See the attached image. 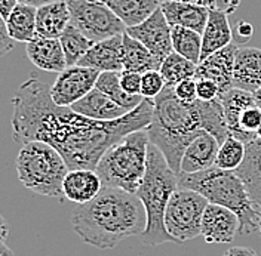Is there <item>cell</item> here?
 I'll return each instance as SVG.
<instances>
[{
    "label": "cell",
    "mask_w": 261,
    "mask_h": 256,
    "mask_svg": "<svg viewBox=\"0 0 261 256\" xmlns=\"http://www.w3.org/2000/svg\"><path fill=\"white\" fill-rule=\"evenodd\" d=\"M171 36H172V48L174 52L187 58L189 61L195 63L196 65L200 64L202 58V34L184 29V27H171Z\"/></svg>",
    "instance_id": "30"
},
{
    "label": "cell",
    "mask_w": 261,
    "mask_h": 256,
    "mask_svg": "<svg viewBox=\"0 0 261 256\" xmlns=\"http://www.w3.org/2000/svg\"><path fill=\"white\" fill-rule=\"evenodd\" d=\"M99 71L88 67L73 65L61 71L50 86V96L60 107H71L95 89Z\"/></svg>",
    "instance_id": "10"
},
{
    "label": "cell",
    "mask_w": 261,
    "mask_h": 256,
    "mask_svg": "<svg viewBox=\"0 0 261 256\" xmlns=\"http://www.w3.org/2000/svg\"><path fill=\"white\" fill-rule=\"evenodd\" d=\"M258 233L261 236V208H258Z\"/></svg>",
    "instance_id": "48"
},
{
    "label": "cell",
    "mask_w": 261,
    "mask_h": 256,
    "mask_svg": "<svg viewBox=\"0 0 261 256\" xmlns=\"http://www.w3.org/2000/svg\"><path fill=\"white\" fill-rule=\"evenodd\" d=\"M159 2H161V3H162V2H165V0H159Z\"/></svg>",
    "instance_id": "50"
},
{
    "label": "cell",
    "mask_w": 261,
    "mask_h": 256,
    "mask_svg": "<svg viewBox=\"0 0 261 256\" xmlns=\"http://www.w3.org/2000/svg\"><path fill=\"white\" fill-rule=\"evenodd\" d=\"M215 2H217V9L226 12L227 15L234 14L241 5V0H215Z\"/></svg>",
    "instance_id": "40"
},
{
    "label": "cell",
    "mask_w": 261,
    "mask_h": 256,
    "mask_svg": "<svg viewBox=\"0 0 261 256\" xmlns=\"http://www.w3.org/2000/svg\"><path fill=\"white\" fill-rule=\"evenodd\" d=\"M14 42L15 40L9 36V33L6 30V25H5V21L2 19V42H0V45H2V53L3 55L14 49V46H15Z\"/></svg>",
    "instance_id": "39"
},
{
    "label": "cell",
    "mask_w": 261,
    "mask_h": 256,
    "mask_svg": "<svg viewBox=\"0 0 261 256\" xmlns=\"http://www.w3.org/2000/svg\"><path fill=\"white\" fill-rule=\"evenodd\" d=\"M178 185L199 192L212 205L233 210L241 221L239 236H251L258 231V208L236 172L214 166L197 174H181Z\"/></svg>",
    "instance_id": "4"
},
{
    "label": "cell",
    "mask_w": 261,
    "mask_h": 256,
    "mask_svg": "<svg viewBox=\"0 0 261 256\" xmlns=\"http://www.w3.org/2000/svg\"><path fill=\"white\" fill-rule=\"evenodd\" d=\"M141 81H143V74L134 73V71H120V84L126 94L134 96L141 95Z\"/></svg>",
    "instance_id": "36"
},
{
    "label": "cell",
    "mask_w": 261,
    "mask_h": 256,
    "mask_svg": "<svg viewBox=\"0 0 261 256\" xmlns=\"http://www.w3.org/2000/svg\"><path fill=\"white\" fill-rule=\"evenodd\" d=\"M178 175L171 169L162 151L150 143L146 176L137 191V197L141 200L147 213L146 231L140 236L143 244L159 246L165 243H175L166 231L165 212L172 194L178 190Z\"/></svg>",
    "instance_id": "5"
},
{
    "label": "cell",
    "mask_w": 261,
    "mask_h": 256,
    "mask_svg": "<svg viewBox=\"0 0 261 256\" xmlns=\"http://www.w3.org/2000/svg\"><path fill=\"white\" fill-rule=\"evenodd\" d=\"M196 68H197V65L195 63L189 61L187 58L181 56L177 52H172L166 60H163L159 71L165 79L166 86L174 88L179 81L195 77Z\"/></svg>",
    "instance_id": "32"
},
{
    "label": "cell",
    "mask_w": 261,
    "mask_h": 256,
    "mask_svg": "<svg viewBox=\"0 0 261 256\" xmlns=\"http://www.w3.org/2000/svg\"><path fill=\"white\" fill-rule=\"evenodd\" d=\"M36 16H37V8L19 3L9 18L5 21L6 30L9 36L21 43H29L36 37Z\"/></svg>",
    "instance_id": "27"
},
{
    "label": "cell",
    "mask_w": 261,
    "mask_h": 256,
    "mask_svg": "<svg viewBox=\"0 0 261 256\" xmlns=\"http://www.w3.org/2000/svg\"><path fill=\"white\" fill-rule=\"evenodd\" d=\"M161 63L148 49L130 37L128 33L123 34V70L144 74L151 70H159Z\"/></svg>",
    "instance_id": "26"
},
{
    "label": "cell",
    "mask_w": 261,
    "mask_h": 256,
    "mask_svg": "<svg viewBox=\"0 0 261 256\" xmlns=\"http://www.w3.org/2000/svg\"><path fill=\"white\" fill-rule=\"evenodd\" d=\"M257 136H258V138H260V139H261V126H260V129L257 130Z\"/></svg>",
    "instance_id": "49"
},
{
    "label": "cell",
    "mask_w": 261,
    "mask_h": 256,
    "mask_svg": "<svg viewBox=\"0 0 261 256\" xmlns=\"http://www.w3.org/2000/svg\"><path fill=\"white\" fill-rule=\"evenodd\" d=\"M153 101V117L147 126L148 139L162 151L171 169L179 175L186 148L202 132L195 104L181 102L171 86H166Z\"/></svg>",
    "instance_id": "3"
},
{
    "label": "cell",
    "mask_w": 261,
    "mask_h": 256,
    "mask_svg": "<svg viewBox=\"0 0 261 256\" xmlns=\"http://www.w3.org/2000/svg\"><path fill=\"white\" fill-rule=\"evenodd\" d=\"M163 15L171 27H184L197 33H203L210 18V9L190 3L165 0L161 5Z\"/></svg>",
    "instance_id": "18"
},
{
    "label": "cell",
    "mask_w": 261,
    "mask_h": 256,
    "mask_svg": "<svg viewBox=\"0 0 261 256\" xmlns=\"http://www.w3.org/2000/svg\"><path fill=\"white\" fill-rule=\"evenodd\" d=\"M0 256H15L14 252L8 247L6 241H2V244H0Z\"/></svg>",
    "instance_id": "45"
},
{
    "label": "cell",
    "mask_w": 261,
    "mask_h": 256,
    "mask_svg": "<svg viewBox=\"0 0 261 256\" xmlns=\"http://www.w3.org/2000/svg\"><path fill=\"white\" fill-rule=\"evenodd\" d=\"M52 2H58V0H19V3L30 5V6H34V8H40V6L52 3Z\"/></svg>",
    "instance_id": "44"
},
{
    "label": "cell",
    "mask_w": 261,
    "mask_h": 256,
    "mask_svg": "<svg viewBox=\"0 0 261 256\" xmlns=\"http://www.w3.org/2000/svg\"><path fill=\"white\" fill-rule=\"evenodd\" d=\"M244 181L251 200L257 208H261V139L257 138L246 145V157L244 164L236 170Z\"/></svg>",
    "instance_id": "24"
},
{
    "label": "cell",
    "mask_w": 261,
    "mask_h": 256,
    "mask_svg": "<svg viewBox=\"0 0 261 256\" xmlns=\"http://www.w3.org/2000/svg\"><path fill=\"white\" fill-rule=\"evenodd\" d=\"M220 101H221L223 108H224L228 132H230L231 136H236L238 130H239V117H241V114L248 107L257 104L254 94L242 91V89H238V88H233L231 91H228L227 94L221 96Z\"/></svg>",
    "instance_id": "29"
},
{
    "label": "cell",
    "mask_w": 261,
    "mask_h": 256,
    "mask_svg": "<svg viewBox=\"0 0 261 256\" xmlns=\"http://www.w3.org/2000/svg\"><path fill=\"white\" fill-rule=\"evenodd\" d=\"M226 12L220 9H211L210 18L202 33V58L200 61L206 60L212 53L224 49L233 42V30L228 24Z\"/></svg>",
    "instance_id": "20"
},
{
    "label": "cell",
    "mask_w": 261,
    "mask_h": 256,
    "mask_svg": "<svg viewBox=\"0 0 261 256\" xmlns=\"http://www.w3.org/2000/svg\"><path fill=\"white\" fill-rule=\"evenodd\" d=\"M8 233H9V230H8V225H6V221H5V219H2V241H6V237H8Z\"/></svg>",
    "instance_id": "46"
},
{
    "label": "cell",
    "mask_w": 261,
    "mask_h": 256,
    "mask_svg": "<svg viewBox=\"0 0 261 256\" xmlns=\"http://www.w3.org/2000/svg\"><path fill=\"white\" fill-rule=\"evenodd\" d=\"M71 225L86 244L107 250L125 239L141 236L146 231L147 213L137 194L102 187L94 200L77 205Z\"/></svg>",
    "instance_id": "2"
},
{
    "label": "cell",
    "mask_w": 261,
    "mask_h": 256,
    "mask_svg": "<svg viewBox=\"0 0 261 256\" xmlns=\"http://www.w3.org/2000/svg\"><path fill=\"white\" fill-rule=\"evenodd\" d=\"M101 190H102L101 178L95 170H89V169L70 170L63 184L64 197L76 205H85L94 200Z\"/></svg>",
    "instance_id": "19"
},
{
    "label": "cell",
    "mask_w": 261,
    "mask_h": 256,
    "mask_svg": "<svg viewBox=\"0 0 261 256\" xmlns=\"http://www.w3.org/2000/svg\"><path fill=\"white\" fill-rule=\"evenodd\" d=\"M61 46L64 50L67 65L73 67L81 63V60L88 53V50L92 48L94 42L89 40L83 33L76 29L73 24H70L65 32L60 37Z\"/></svg>",
    "instance_id": "31"
},
{
    "label": "cell",
    "mask_w": 261,
    "mask_h": 256,
    "mask_svg": "<svg viewBox=\"0 0 261 256\" xmlns=\"http://www.w3.org/2000/svg\"><path fill=\"white\" fill-rule=\"evenodd\" d=\"M18 5H19V0H0V14H2V19L6 21Z\"/></svg>",
    "instance_id": "41"
},
{
    "label": "cell",
    "mask_w": 261,
    "mask_h": 256,
    "mask_svg": "<svg viewBox=\"0 0 261 256\" xmlns=\"http://www.w3.org/2000/svg\"><path fill=\"white\" fill-rule=\"evenodd\" d=\"M107 6L114 15L119 16L126 29L135 27L146 21L156 9L161 8L159 0H95Z\"/></svg>",
    "instance_id": "23"
},
{
    "label": "cell",
    "mask_w": 261,
    "mask_h": 256,
    "mask_svg": "<svg viewBox=\"0 0 261 256\" xmlns=\"http://www.w3.org/2000/svg\"><path fill=\"white\" fill-rule=\"evenodd\" d=\"M126 33L130 37L141 42L162 64L172 52V36H171V25L168 24L163 15L162 9H156L151 15L143 21L141 24L126 29Z\"/></svg>",
    "instance_id": "11"
},
{
    "label": "cell",
    "mask_w": 261,
    "mask_h": 256,
    "mask_svg": "<svg viewBox=\"0 0 261 256\" xmlns=\"http://www.w3.org/2000/svg\"><path fill=\"white\" fill-rule=\"evenodd\" d=\"M210 202L199 192L181 188L172 194L166 212L165 226L177 244L202 236V219Z\"/></svg>",
    "instance_id": "8"
},
{
    "label": "cell",
    "mask_w": 261,
    "mask_h": 256,
    "mask_svg": "<svg viewBox=\"0 0 261 256\" xmlns=\"http://www.w3.org/2000/svg\"><path fill=\"white\" fill-rule=\"evenodd\" d=\"M148 145L147 129L132 132L112 145L102 154L95 169L102 187L137 194L146 176Z\"/></svg>",
    "instance_id": "6"
},
{
    "label": "cell",
    "mask_w": 261,
    "mask_h": 256,
    "mask_svg": "<svg viewBox=\"0 0 261 256\" xmlns=\"http://www.w3.org/2000/svg\"><path fill=\"white\" fill-rule=\"evenodd\" d=\"M70 172L64 157L52 145L40 141L22 144L16 157V174L21 184L43 197L65 198L63 184Z\"/></svg>",
    "instance_id": "7"
},
{
    "label": "cell",
    "mask_w": 261,
    "mask_h": 256,
    "mask_svg": "<svg viewBox=\"0 0 261 256\" xmlns=\"http://www.w3.org/2000/svg\"><path fill=\"white\" fill-rule=\"evenodd\" d=\"M245 157H246V145L238 138L228 135L227 139L220 145L215 166L224 170L236 172L244 164Z\"/></svg>",
    "instance_id": "33"
},
{
    "label": "cell",
    "mask_w": 261,
    "mask_h": 256,
    "mask_svg": "<svg viewBox=\"0 0 261 256\" xmlns=\"http://www.w3.org/2000/svg\"><path fill=\"white\" fill-rule=\"evenodd\" d=\"M239 216L227 208L210 203L202 219V237L210 244L231 243L239 234Z\"/></svg>",
    "instance_id": "12"
},
{
    "label": "cell",
    "mask_w": 261,
    "mask_h": 256,
    "mask_svg": "<svg viewBox=\"0 0 261 256\" xmlns=\"http://www.w3.org/2000/svg\"><path fill=\"white\" fill-rule=\"evenodd\" d=\"M193 104H195L196 112H197L200 129L211 133L212 136L220 143V145L223 144L228 138L230 132H228L226 114H224L221 101L220 99H215V101L197 99Z\"/></svg>",
    "instance_id": "25"
},
{
    "label": "cell",
    "mask_w": 261,
    "mask_h": 256,
    "mask_svg": "<svg viewBox=\"0 0 261 256\" xmlns=\"http://www.w3.org/2000/svg\"><path fill=\"white\" fill-rule=\"evenodd\" d=\"M166 88L165 79L159 70H151L143 74L141 81V96L146 99H156Z\"/></svg>",
    "instance_id": "34"
},
{
    "label": "cell",
    "mask_w": 261,
    "mask_h": 256,
    "mask_svg": "<svg viewBox=\"0 0 261 256\" xmlns=\"http://www.w3.org/2000/svg\"><path fill=\"white\" fill-rule=\"evenodd\" d=\"M223 256H258L252 249L249 247H242V246H238V247H231L228 249L227 252Z\"/></svg>",
    "instance_id": "42"
},
{
    "label": "cell",
    "mask_w": 261,
    "mask_h": 256,
    "mask_svg": "<svg viewBox=\"0 0 261 256\" xmlns=\"http://www.w3.org/2000/svg\"><path fill=\"white\" fill-rule=\"evenodd\" d=\"M254 98H255V102H257V105L261 108V88L254 94Z\"/></svg>",
    "instance_id": "47"
},
{
    "label": "cell",
    "mask_w": 261,
    "mask_h": 256,
    "mask_svg": "<svg viewBox=\"0 0 261 256\" xmlns=\"http://www.w3.org/2000/svg\"><path fill=\"white\" fill-rule=\"evenodd\" d=\"M174 94L181 102L193 104L197 101V81L195 77L186 79L174 86Z\"/></svg>",
    "instance_id": "35"
},
{
    "label": "cell",
    "mask_w": 261,
    "mask_h": 256,
    "mask_svg": "<svg viewBox=\"0 0 261 256\" xmlns=\"http://www.w3.org/2000/svg\"><path fill=\"white\" fill-rule=\"evenodd\" d=\"M233 84L238 89L255 94L261 88V49L239 48L234 58Z\"/></svg>",
    "instance_id": "17"
},
{
    "label": "cell",
    "mask_w": 261,
    "mask_h": 256,
    "mask_svg": "<svg viewBox=\"0 0 261 256\" xmlns=\"http://www.w3.org/2000/svg\"><path fill=\"white\" fill-rule=\"evenodd\" d=\"M236 45H228L224 49L212 53L206 60L200 61L196 68L195 79H210L214 80L220 88V98L234 88L233 84V70L234 58L238 52Z\"/></svg>",
    "instance_id": "13"
},
{
    "label": "cell",
    "mask_w": 261,
    "mask_h": 256,
    "mask_svg": "<svg viewBox=\"0 0 261 256\" xmlns=\"http://www.w3.org/2000/svg\"><path fill=\"white\" fill-rule=\"evenodd\" d=\"M95 88L98 91H101L102 94H106L110 99H113L117 105H120L126 111L135 110L144 99L141 95H129V94H126L123 91V88L120 84V73H117V71H102V73H99V77H98Z\"/></svg>",
    "instance_id": "28"
},
{
    "label": "cell",
    "mask_w": 261,
    "mask_h": 256,
    "mask_svg": "<svg viewBox=\"0 0 261 256\" xmlns=\"http://www.w3.org/2000/svg\"><path fill=\"white\" fill-rule=\"evenodd\" d=\"M220 143L211 133L202 130L186 148L181 159V174H197L215 166Z\"/></svg>",
    "instance_id": "14"
},
{
    "label": "cell",
    "mask_w": 261,
    "mask_h": 256,
    "mask_svg": "<svg viewBox=\"0 0 261 256\" xmlns=\"http://www.w3.org/2000/svg\"><path fill=\"white\" fill-rule=\"evenodd\" d=\"M71 108L89 119L102 120V122L120 119L129 112L125 108H122L120 105H117L113 99H110L106 94L98 91L97 88L94 91H91L85 98H82L81 101L73 104Z\"/></svg>",
    "instance_id": "22"
},
{
    "label": "cell",
    "mask_w": 261,
    "mask_h": 256,
    "mask_svg": "<svg viewBox=\"0 0 261 256\" xmlns=\"http://www.w3.org/2000/svg\"><path fill=\"white\" fill-rule=\"evenodd\" d=\"M71 24V15L67 0H58L37 8L36 32L48 39H60Z\"/></svg>",
    "instance_id": "21"
},
{
    "label": "cell",
    "mask_w": 261,
    "mask_h": 256,
    "mask_svg": "<svg viewBox=\"0 0 261 256\" xmlns=\"http://www.w3.org/2000/svg\"><path fill=\"white\" fill-rule=\"evenodd\" d=\"M77 65L102 71H123V34L92 45Z\"/></svg>",
    "instance_id": "15"
},
{
    "label": "cell",
    "mask_w": 261,
    "mask_h": 256,
    "mask_svg": "<svg viewBox=\"0 0 261 256\" xmlns=\"http://www.w3.org/2000/svg\"><path fill=\"white\" fill-rule=\"evenodd\" d=\"M197 81V99L200 101H215L220 99V88L210 79H196Z\"/></svg>",
    "instance_id": "37"
},
{
    "label": "cell",
    "mask_w": 261,
    "mask_h": 256,
    "mask_svg": "<svg viewBox=\"0 0 261 256\" xmlns=\"http://www.w3.org/2000/svg\"><path fill=\"white\" fill-rule=\"evenodd\" d=\"M169 2H179V3H190V5H197V6L208 8L210 11L217 8V2H215V0H169Z\"/></svg>",
    "instance_id": "43"
},
{
    "label": "cell",
    "mask_w": 261,
    "mask_h": 256,
    "mask_svg": "<svg viewBox=\"0 0 261 256\" xmlns=\"http://www.w3.org/2000/svg\"><path fill=\"white\" fill-rule=\"evenodd\" d=\"M25 53L33 65L43 71L60 74L68 67L60 39H48L36 34L32 42L25 45Z\"/></svg>",
    "instance_id": "16"
},
{
    "label": "cell",
    "mask_w": 261,
    "mask_h": 256,
    "mask_svg": "<svg viewBox=\"0 0 261 256\" xmlns=\"http://www.w3.org/2000/svg\"><path fill=\"white\" fill-rule=\"evenodd\" d=\"M12 132L19 144L40 141L52 145L64 157L70 170H95L102 154L132 132L151 123L154 101L143 102L116 120H94L71 107H60L50 96V88L34 74L12 98Z\"/></svg>",
    "instance_id": "1"
},
{
    "label": "cell",
    "mask_w": 261,
    "mask_h": 256,
    "mask_svg": "<svg viewBox=\"0 0 261 256\" xmlns=\"http://www.w3.org/2000/svg\"><path fill=\"white\" fill-rule=\"evenodd\" d=\"M254 34V27L248 21H239L233 29V37H236L238 42H248Z\"/></svg>",
    "instance_id": "38"
},
{
    "label": "cell",
    "mask_w": 261,
    "mask_h": 256,
    "mask_svg": "<svg viewBox=\"0 0 261 256\" xmlns=\"http://www.w3.org/2000/svg\"><path fill=\"white\" fill-rule=\"evenodd\" d=\"M71 24L94 43L122 36L126 25L102 3L95 0H67Z\"/></svg>",
    "instance_id": "9"
}]
</instances>
